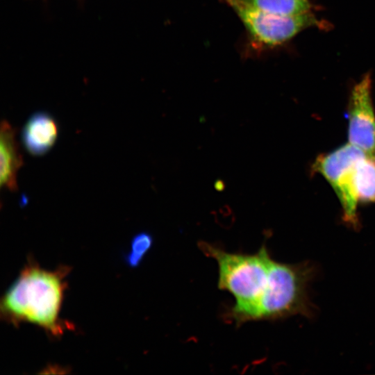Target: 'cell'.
Instances as JSON below:
<instances>
[{"label": "cell", "instance_id": "1", "mask_svg": "<svg viewBox=\"0 0 375 375\" xmlns=\"http://www.w3.org/2000/svg\"><path fill=\"white\" fill-rule=\"evenodd\" d=\"M70 270L66 265L47 270L29 258L1 298V319L16 326L22 322L33 324L53 338L72 329V325L60 317Z\"/></svg>", "mask_w": 375, "mask_h": 375}, {"label": "cell", "instance_id": "2", "mask_svg": "<svg viewBox=\"0 0 375 375\" xmlns=\"http://www.w3.org/2000/svg\"><path fill=\"white\" fill-rule=\"evenodd\" d=\"M198 246L218 267V288L235 298L234 305L226 313V318L240 325L253 309L265 288L272 258L263 244L253 254L231 253L200 241Z\"/></svg>", "mask_w": 375, "mask_h": 375}, {"label": "cell", "instance_id": "3", "mask_svg": "<svg viewBox=\"0 0 375 375\" xmlns=\"http://www.w3.org/2000/svg\"><path fill=\"white\" fill-rule=\"evenodd\" d=\"M311 272L306 264L281 263L272 258L263 291L245 322L306 314V288Z\"/></svg>", "mask_w": 375, "mask_h": 375}, {"label": "cell", "instance_id": "4", "mask_svg": "<svg viewBox=\"0 0 375 375\" xmlns=\"http://www.w3.org/2000/svg\"><path fill=\"white\" fill-rule=\"evenodd\" d=\"M365 154L348 142L331 152L320 154L311 167L314 174L322 175L331 186L342 208L344 222L354 228L358 226L359 203L354 189V169Z\"/></svg>", "mask_w": 375, "mask_h": 375}, {"label": "cell", "instance_id": "5", "mask_svg": "<svg viewBox=\"0 0 375 375\" xmlns=\"http://www.w3.org/2000/svg\"><path fill=\"white\" fill-rule=\"evenodd\" d=\"M235 12L252 38L260 44L275 46L288 41L301 31L319 24L311 12L283 16L253 8L240 0H224Z\"/></svg>", "mask_w": 375, "mask_h": 375}, {"label": "cell", "instance_id": "6", "mask_svg": "<svg viewBox=\"0 0 375 375\" xmlns=\"http://www.w3.org/2000/svg\"><path fill=\"white\" fill-rule=\"evenodd\" d=\"M349 143L375 156V111L372 81L365 75L352 88L347 107Z\"/></svg>", "mask_w": 375, "mask_h": 375}, {"label": "cell", "instance_id": "7", "mask_svg": "<svg viewBox=\"0 0 375 375\" xmlns=\"http://www.w3.org/2000/svg\"><path fill=\"white\" fill-rule=\"evenodd\" d=\"M58 135L55 119L44 111L33 113L28 119L22 131V141L32 156L47 153L54 145Z\"/></svg>", "mask_w": 375, "mask_h": 375}, {"label": "cell", "instance_id": "8", "mask_svg": "<svg viewBox=\"0 0 375 375\" xmlns=\"http://www.w3.org/2000/svg\"><path fill=\"white\" fill-rule=\"evenodd\" d=\"M23 157L16 139V129L2 120L0 129V185L10 191L17 190V176L23 165Z\"/></svg>", "mask_w": 375, "mask_h": 375}, {"label": "cell", "instance_id": "9", "mask_svg": "<svg viewBox=\"0 0 375 375\" xmlns=\"http://www.w3.org/2000/svg\"><path fill=\"white\" fill-rule=\"evenodd\" d=\"M353 184L358 202H375V156L365 154L358 161Z\"/></svg>", "mask_w": 375, "mask_h": 375}, {"label": "cell", "instance_id": "10", "mask_svg": "<svg viewBox=\"0 0 375 375\" xmlns=\"http://www.w3.org/2000/svg\"><path fill=\"white\" fill-rule=\"evenodd\" d=\"M253 8L270 14L295 16L311 12L309 0H240Z\"/></svg>", "mask_w": 375, "mask_h": 375}, {"label": "cell", "instance_id": "11", "mask_svg": "<svg viewBox=\"0 0 375 375\" xmlns=\"http://www.w3.org/2000/svg\"><path fill=\"white\" fill-rule=\"evenodd\" d=\"M153 244V235L146 231L135 235L131 241L130 249L124 259L130 268H137L151 249Z\"/></svg>", "mask_w": 375, "mask_h": 375}, {"label": "cell", "instance_id": "12", "mask_svg": "<svg viewBox=\"0 0 375 375\" xmlns=\"http://www.w3.org/2000/svg\"><path fill=\"white\" fill-rule=\"evenodd\" d=\"M214 187L218 192H222L226 188V184L222 179H217L214 183Z\"/></svg>", "mask_w": 375, "mask_h": 375}]
</instances>
